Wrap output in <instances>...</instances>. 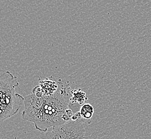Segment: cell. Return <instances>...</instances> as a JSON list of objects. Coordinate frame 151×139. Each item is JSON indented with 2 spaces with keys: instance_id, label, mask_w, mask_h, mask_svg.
Instances as JSON below:
<instances>
[{
  "instance_id": "cell-1",
  "label": "cell",
  "mask_w": 151,
  "mask_h": 139,
  "mask_svg": "<svg viewBox=\"0 0 151 139\" xmlns=\"http://www.w3.org/2000/svg\"><path fill=\"white\" fill-rule=\"evenodd\" d=\"M75 113L61 94L45 95L44 102L32 123L36 130L46 132L50 128L70 122Z\"/></svg>"
},
{
  "instance_id": "cell-2",
  "label": "cell",
  "mask_w": 151,
  "mask_h": 139,
  "mask_svg": "<svg viewBox=\"0 0 151 139\" xmlns=\"http://www.w3.org/2000/svg\"><path fill=\"white\" fill-rule=\"evenodd\" d=\"M17 77L9 71L0 75V119L6 120L17 113L22 105L24 103V97L16 93L18 87Z\"/></svg>"
},
{
  "instance_id": "cell-3",
  "label": "cell",
  "mask_w": 151,
  "mask_h": 139,
  "mask_svg": "<svg viewBox=\"0 0 151 139\" xmlns=\"http://www.w3.org/2000/svg\"><path fill=\"white\" fill-rule=\"evenodd\" d=\"M86 122L83 119L77 121L67 122L63 124L56 126L52 130L45 134L43 139H83L85 138L84 123Z\"/></svg>"
},
{
  "instance_id": "cell-4",
  "label": "cell",
  "mask_w": 151,
  "mask_h": 139,
  "mask_svg": "<svg viewBox=\"0 0 151 139\" xmlns=\"http://www.w3.org/2000/svg\"><path fill=\"white\" fill-rule=\"evenodd\" d=\"M79 112L81 118L86 121L87 123L90 124V123L87 121L91 122V119L93 117L94 112V108L91 104L86 103L83 105L79 109Z\"/></svg>"
},
{
  "instance_id": "cell-5",
  "label": "cell",
  "mask_w": 151,
  "mask_h": 139,
  "mask_svg": "<svg viewBox=\"0 0 151 139\" xmlns=\"http://www.w3.org/2000/svg\"><path fill=\"white\" fill-rule=\"evenodd\" d=\"M88 139V138H87V137H85V138H84V139Z\"/></svg>"
}]
</instances>
